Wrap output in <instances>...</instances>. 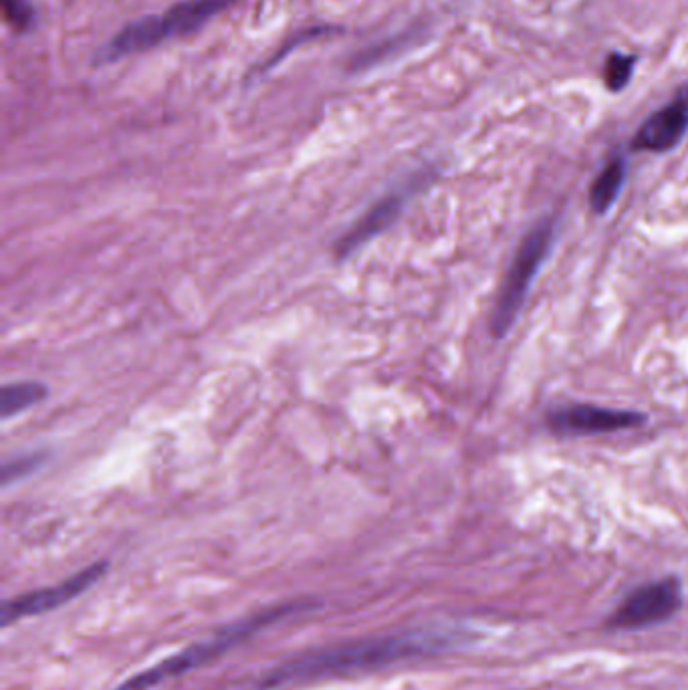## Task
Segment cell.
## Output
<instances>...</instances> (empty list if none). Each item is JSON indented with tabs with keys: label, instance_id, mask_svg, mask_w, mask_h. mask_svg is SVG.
<instances>
[{
	"label": "cell",
	"instance_id": "6da1fadb",
	"mask_svg": "<svg viewBox=\"0 0 688 690\" xmlns=\"http://www.w3.org/2000/svg\"><path fill=\"white\" fill-rule=\"evenodd\" d=\"M456 642L452 636L440 632H406L370 642H356L352 646H339L331 650H319L305 654L293 662H287L267 676V684L279 686L299 678H311L319 674L350 672L362 668H376L396 660L424 656L448 648Z\"/></svg>",
	"mask_w": 688,
	"mask_h": 690
},
{
	"label": "cell",
	"instance_id": "7a4b0ae2",
	"mask_svg": "<svg viewBox=\"0 0 688 690\" xmlns=\"http://www.w3.org/2000/svg\"><path fill=\"white\" fill-rule=\"evenodd\" d=\"M239 0H186L158 17H146L124 27L97 55L101 63L150 51L160 43L186 37L204 27L218 13L231 9Z\"/></svg>",
	"mask_w": 688,
	"mask_h": 690
},
{
	"label": "cell",
	"instance_id": "3957f363",
	"mask_svg": "<svg viewBox=\"0 0 688 690\" xmlns=\"http://www.w3.org/2000/svg\"><path fill=\"white\" fill-rule=\"evenodd\" d=\"M297 606H281V608H273L267 610L255 618H249L245 622H239L235 626H228L226 630H222L220 634H216L214 638L194 644L182 652H178L172 658L162 660L160 664L128 678L126 682H122L116 690H150L174 676H180L188 670H194L202 664H208L210 660L222 656L224 652L231 650L233 646L245 642L247 638H251L253 634H257L259 630L283 620L285 616H289L291 612H295Z\"/></svg>",
	"mask_w": 688,
	"mask_h": 690
},
{
	"label": "cell",
	"instance_id": "277c9868",
	"mask_svg": "<svg viewBox=\"0 0 688 690\" xmlns=\"http://www.w3.org/2000/svg\"><path fill=\"white\" fill-rule=\"evenodd\" d=\"M551 241H553V220H543L535 224L527 233V237L521 241L513 257L511 269L507 273V279L503 283V289L499 293L497 305L493 309L491 329L497 337L505 335L515 323L521 311V305L525 301V295L531 287V281L549 253Z\"/></svg>",
	"mask_w": 688,
	"mask_h": 690
},
{
	"label": "cell",
	"instance_id": "5b68a950",
	"mask_svg": "<svg viewBox=\"0 0 688 690\" xmlns=\"http://www.w3.org/2000/svg\"><path fill=\"white\" fill-rule=\"evenodd\" d=\"M682 584L676 578H662L632 590L612 612L608 630L632 632L658 626L682 608Z\"/></svg>",
	"mask_w": 688,
	"mask_h": 690
},
{
	"label": "cell",
	"instance_id": "8992f818",
	"mask_svg": "<svg viewBox=\"0 0 688 690\" xmlns=\"http://www.w3.org/2000/svg\"><path fill=\"white\" fill-rule=\"evenodd\" d=\"M105 571H107V563L99 561V563H93V565L85 567L83 571L71 575V578H67L65 582H61L57 586L43 588V590L19 596L15 600H9L3 606V624L9 626L11 622L39 616V614L57 610V608L73 602L75 598L85 594L93 584H97L103 578Z\"/></svg>",
	"mask_w": 688,
	"mask_h": 690
},
{
	"label": "cell",
	"instance_id": "52a82bcc",
	"mask_svg": "<svg viewBox=\"0 0 688 690\" xmlns=\"http://www.w3.org/2000/svg\"><path fill=\"white\" fill-rule=\"evenodd\" d=\"M422 184V176L414 178L410 182H406L402 188L386 194L384 198H380L350 230L346 235H343L335 245V257L337 259H348L352 257L356 251H360L366 243H370L372 239H376L378 235H382L384 230H388L398 216L402 214L408 198L420 188Z\"/></svg>",
	"mask_w": 688,
	"mask_h": 690
},
{
	"label": "cell",
	"instance_id": "ba28073f",
	"mask_svg": "<svg viewBox=\"0 0 688 690\" xmlns=\"http://www.w3.org/2000/svg\"><path fill=\"white\" fill-rule=\"evenodd\" d=\"M549 428L557 434H610L630 430L644 422V416L630 410H612L598 406H569L549 414Z\"/></svg>",
	"mask_w": 688,
	"mask_h": 690
},
{
	"label": "cell",
	"instance_id": "9c48e42d",
	"mask_svg": "<svg viewBox=\"0 0 688 690\" xmlns=\"http://www.w3.org/2000/svg\"><path fill=\"white\" fill-rule=\"evenodd\" d=\"M688 130V85L676 97L652 113L632 140L636 152H668L678 146Z\"/></svg>",
	"mask_w": 688,
	"mask_h": 690
},
{
	"label": "cell",
	"instance_id": "30bf717a",
	"mask_svg": "<svg viewBox=\"0 0 688 690\" xmlns=\"http://www.w3.org/2000/svg\"><path fill=\"white\" fill-rule=\"evenodd\" d=\"M626 178V162L624 158L616 156L606 164V168L600 172V176L594 180L590 190V206L596 214L606 212L618 198L622 184Z\"/></svg>",
	"mask_w": 688,
	"mask_h": 690
},
{
	"label": "cell",
	"instance_id": "8fae6325",
	"mask_svg": "<svg viewBox=\"0 0 688 690\" xmlns=\"http://www.w3.org/2000/svg\"><path fill=\"white\" fill-rule=\"evenodd\" d=\"M49 396L47 388L39 382H15L3 388L0 392V416L3 420H11L37 404H41Z\"/></svg>",
	"mask_w": 688,
	"mask_h": 690
},
{
	"label": "cell",
	"instance_id": "7c38bea8",
	"mask_svg": "<svg viewBox=\"0 0 688 690\" xmlns=\"http://www.w3.org/2000/svg\"><path fill=\"white\" fill-rule=\"evenodd\" d=\"M634 65H636V57L632 55H622V53H612L606 61V69H604V81H606V87L612 91V93H618L622 91L632 73H634Z\"/></svg>",
	"mask_w": 688,
	"mask_h": 690
},
{
	"label": "cell",
	"instance_id": "4fadbf2b",
	"mask_svg": "<svg viewBox=\"0 0 688 690\" xmlns=\"http://www.w3.org/2000/svg\"><path fill=\"white\" fill-rule=\"evenodd\" d=\"M45 463V454H23L5 460L3 465V485L9 487L21 479L33 475Z\"/></svg>",
	"mask_w": 688,
	"mask_h": 690
},
{
	"label": "cell",
	"instance_id": "5bb4252c",
	"mask_svg": "<svg viewBox=\"0 0 688 690\" xmlns=\"http://www.w3.org/2000/svg\"><path fill=\"white\" fill-rule=\"evenodd\" d=\"M7 19L19 31H29L35 25V9L29 0H3Z\"/></svg>",
	"mask_w": 688,
	"mask_h": 690
}]
</instances>
